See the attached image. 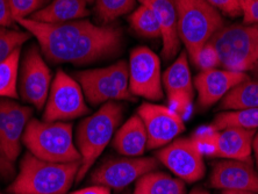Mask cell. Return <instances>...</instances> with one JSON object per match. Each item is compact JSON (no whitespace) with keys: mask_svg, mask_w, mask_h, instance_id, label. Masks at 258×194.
I'll list each match as a JSON object with an SVG mask.
<instances>
[{"mask_svg":"<svg viewBox=\"0 0 258 194\" xmlns=\"http://www.w3.org/2000/svg\"><path fill=\"white\" fill-rule=\"evenodd\" d=\"M18 24L37 40L45 58L56 64L94 63L115 56L122 45V33L119 28L98 26L89 20L43 24L26 18Z\"/></svg>","mask_w":258,"mask_h":194,"instance_id":"1","label":"cell"},{"mask_svg":"<svg viewBox=\"0 0 258 194\" xmlns=\"http://www.w3.org/2000/svg\"><path fill=\"white\" fill-rule=\"evenodd\" d=\"M81 164L47 162L26 154L9 191L12 194H67L77 178Z\"/></svg>","mask_w":258,"mask_h":194,"instance_id":"2","label":"cell"},{"mask_svg":"<svg viewBox=\"0 0 258 194\" xmlns=\"http://www.w3.org/2000/svg\"><path fill=\"white\" fill-rule=\"evenodd\" d=\"M123 116V107L116 101H108L92 115L85 117L77 129V146L82 156L76 180L81 181L114 136Z\"/></svg>","mask_w":258,"mask_h":194,"instance_id":"3","label":"cell"},{"mask_svg":"<svg viewBox=\"0 0 258 194\" xmlns=\"http://www.w3.org/2000/svg\"><path fill=\"white\" fill-rule=\"evenodd\" d=\"M22 143L29 153L42 161L52 163H82V156L74 142L72 124L64 121L29 120Z\"/></svg>","mask_w":258,"mask_h":194,"instance_id":"4","label":"cell"},{"mask_svg":"<svg viewBox=\"0 0 258 194\" xmlns=\"http://www.w3.org/2000/svg\"><path fill=\"white\" fill-rule=\"evenodd\" d=\"M223 69L258 77V24L223 26L212 37Z\"/></svg>","mask_w":258,"mask_h":194,"instance_id":"5","label":"cell"},{"mask_svg":"<svg viewBox=\"0 0 258 194\" xmlns=\"http://www.w3.org/2000/svg\"><path fill=\"white\" fill-rule=\"evenodd\" d=\"M178 33L188 55L212 40L223 26L221 13L206 0H173Z\"/></svg>","mask_w":258,"mask_h":194,"instance_id":"6","label":"cell"},{"mask_svg":"<svg viewBox=\"0 0 258 194\" xmlns=\"http://www.w3.org/2000/svg\"><path fill=\"white\" fill-rule=\"evenodd\" d=\"M76 81L81 84L85 99L92 105L135 101L129 90V68L126 60L99 69L79 71L76 74Z\"/></svg>","mask_w":258,"mask_h":194,"instance_id":"7","label":"cell"},{"mask_svg":"<svg viewBox=\"0 0 258 194\" xmlns=\"http://www.w3.org/2000/svg\"><path fill=\"white\" fill-rule=\"evenodd\" d=\"M43 111V120L48 122L69 121L84 116L90 112L81 84L76 78L57 71L52 79Z\"/></svg>","mask_w":258,"mask_h":194,"instance_id":"8","label":"cell"},{"mask_svg":"<svg viewBox=\"0 0 258 194\" xmlns=\"http://www.w3.org/2000/svg\"><path fill=\"white\" fill-rule=\"evenodd\" d=\"M256 131L230 127L221 131L201 132L192 136L201 153L212 157L251 162L252 140Z\"/></svg>","mask_w":258,"mask_h":194,"instance_id":"9","label":"cell"},{"mask_svg":"<svg viewBox=\"0 0 258 194\" xmlns=\"http://www.w3.org/2000/svg\"><path fill=\"white\" fill-rule=\"evenodd\" d=\"M129 90L134 97L151 101L163 98V83L159 57L147 47H136L129 57Z\"/></svg>","mask_w":258,"mask_h":194,"instance_id":"10","label":"cell"},{"mask_svg":"<svg viewBox=\"0 0 258 194\" xmlns=\"http://www.w3.org/2000/svg\"><path fill=\"white\" fill-rule=\"evenodd\" d=\"M157 157L183 181H198L206 172L203 153L192 138L173 140L158 151Z\"/></svg>","mask_w":258,"mask_h":194,"instance_id":"11","label":"cell"},{"mask_svg":"<svg viewBox=\"0 0 258 194\" xmlns=\"http://www.w3.org/2000/svg\"><path fill=\"white\" fill-rule=\"evenodd\" d=\"M51 74L40 49L30 45L24 56L20 74L21 98L37 109L44 107L51 86Z\"/></svg>","mask_w":258,"mask_h":194,"instance_id":"12","label":"cell"},{"mask_svg":"<svg viewBox=\"0 0 258 194\" xmlns=\"http://www.w3.org/2000/svg\"><path fill=\"white\" fill-rule=\"evenodd\" d=\"M138 115L141 117L148 135V149L163 148L185 131L183 117L169 106L144 102Z\"/></svg>","mask_w":258,"mask_h":194,"instance_id":"13","label":"cell"},{"mask_svg":"<svg viewBox=\"0 0 258 194\" xmlns=\"http://www.w3.org/2000/svg\"><path fill=\"white\" fill-rule=\"evenodd\" d=\"M158 163L153 157H123L109 159L93 171L91 181L113 189H123L143 174L155 171Z\"/></svg>","mask_w":258,"mask_h":194,"instance_id":"14","label":"cell"},{"mask_svg":"<svg viewBox=\"0 0 258 194\" xmlns=\"http://www.w3.org/2000/svg\"><path fill=\"white\" fill-rule=\"evenodd\" d=\"M162 83L169 107L184 119L191 112L195 97V85L186 52H180L176 60L164 71L162 75Z\"/></svg>","mask_w":258,"mask_h":194,"instance_id":"15","label":"cell"},{"mask_svg":"<svg viewBox=\"0 0 258 194\" xmlns=\"http://www.w3.org/2000/svg\"><path fill=\"white\" fill-rule=\"evenodd\" d=\"M210 185L221 191H249L258 193V172L251 162L225 159L212 170Z\"/></svg>","mask_w":258,"mask_h":194,"instance_id":"16","label":"cell"},{"mask_svg":"<svg viewBox=\"0 0 258 194\" xmlns=\"http://www.w3.org/2000/svg\"><path fill=\"white\" fill-rule=\"evenodd\" d=\"M248 78H250L249 75L227 69L200 71L193 84L198 92L199 106L203 108L211 107L221 100L234 86Z\"/></svg>","mask_w":258,"mask_h":194,"instance_id":"17","label":"cell"},{"mask_svg":"<svg viewBox=\"0 0 258 194\" xmlns=\"http://www.w3.org/2000/svg\"><path fill=\"white\" fill-rule=\"evenodd\" d=\"M153 11L158 21L163 42L162 55L166 60L176 57L180 49L177 11L173 0H139Z\"/></svg>","mask_w":258,"mask_h":194,"instance_id":"18","label":"cell"},{"mask_svg":"<svg viewBox=\"0 0 258 194\" xmlns=\"http://www.w3.org/2000/svg\"><path fill=\"white\" fill-rule=\"evenodd\" d=\"M32 113V108L10 100L9 122L3 141L0 142V159L6 167L12 166L20 154L22 136Z\"/></svg>","mask_w":258,"mask_h":194,"instance_id":"19","label":"cell"},{"mask_svg":"<svg viewBox=\"0 0 258 194\" xmlns=\"http://www.w3.org/2000/svg\"><path fill=\"white\" fill-rule=\"evenodd\" d=\"M113 148L124 157H141L148 148L146 127L139 115L132 116L117 129Z\"/></svg>","mask_w":258,"mask_h":194,"instance_id":"20","label":"cell"},{"mask_svg":"<svg viewBox=\"0 0 258 194\" xmlns=\"http://www.w3.org/2000/svg\"><path fill=\"white\" fill-rule=\"evenodd\" d=\"M90 14L86 0H54L34 13L30 19L43 24H64Z\"/></svg>","mask_w":258,"mask_h":194,"instance_id":"21","label":"cell"},{"mask_svg":"<svg viewBox=\"0 0 258 194\" xmlns=\"http://www.w3.org/2000/svg\"><path fill=\"white\" fill-rule=\"evenodd\" d=\"M186 186L179 178L151 171L136 180L133 194H185Z\"/></svg>","mask_w":258,"mask_h":194,"instance_id":"22","label":"cell"},{"mask_svg":"<svg viewBox=\"0 0 258 194\" xmlns=\"http://www.w3.org/2000/svg\"><path fill=\"white\" fill-rule=\"evenodd\" d=\"M220 108L225 111L258 108V82L248 78L237 84L221 99Z\"/></svg>","mask_w":258,"mask_h":194,"instance_id":"23","label":"cell"},{"mask_svg":"<svg viewBox=\"0 0 258 194\" xmlns=\"http://www.w3.org/2000/svg\"><path fill=\"white\" fill-rule=\"evenodd\" d=\"M236 127L256 131L258 129V108L242 109V111L223 112L216 115L211 129L221 131V129Z\"/></svg>","mask_w":258,"mask_h":194,"instance_id":"24","label":"cell"},{"mask_svg":"<svg viewBox=\"0 0 258 194\" xmlns=\"http://www.w3.org/2000/svg\"><path fill=\"white\" fill-rule=\"evenodd\" d=\"M21 48L0 63V98H18V75Z\"/></svg>","mask_w":258,"mask_h":194,"instance_id":"25","label":"cell"},{"mask_svg":"<svg viewBox=\"0 0 258 194\" xmlns=\"http://www.w3.org/2000/svg\"><path fill=\"white\" fill-rule=\"evenodd\" d=\"M129 24L139 35L149 39L161 37L158 21L149 7L140 4V6L129 17Z\"/></svg>","mask_w":258,"mask_h":194,"instance_id":"26","label":"cell"},{"mask_svg":"<svg viewBox=\"0 0 258 194\" xmlns=\"http://www.w3.org/2000/svg\"><path fill=\"white\" fill-rule=\"evenodd\" d=\"M136 0H96L98 18L105 24L115 21L134 9Z\"/></svg>","mask_w":258,"mask_h":194,"instance_id":"27","label":"cell"},{"mask_svg":"<svg viewBox=\"0 0 258 194\" xmlns=\"http://www.w3.org/2000/svg\"><path fill=\"white\" fill-rule=\"evenodd\" d=\"M28 32L0 27V63L30 39Z\"/></svg>","mask_w":258,"mask_h":194,"instance_id":"28","label":"cell"},{"mask_svg":"<svg viewBox=\"0 0 258 194\" xmlns=\"http://www.w3.org/2000/svg\"><path fill=\"white\" fill-rule=\"evenodd\" d=\"M188 56L189 59L192 60L193 66L200 71L218 69V67L221 66L218 51H216L214 45L211 43V41L207 42L206 44L201 45L199 49H197L195 52H192Z\"/></svg>","mask_w":258,"mask_h":194,"instance_id":"29","label":"cell"},{"mask_svg":"<svg viewBox=\"0 0 258 194\" xmlns=\"http://www.w3.org/2000/svg\"><path fill=\"white\" fill-rule=\"evenodd\" d=\"M48 0H10L11 11L14 21L32 17L37 11L43 9Z\"/></svg>","mask_w":258,"mask_h":194,"instance_id":"30","label":"cell"},{"mask_svg":"<svg viewBox=\"0 0 258 194\" xmlns=\"http://www.w3.org/2000/svg\"><path fill=\"white\" fill-rule=\"evenodd\" d=\"M220 13L231 18L242 17V0H206Z\"/></svg>","mask_w":258,"mask_h":194,"instance_id":"31","label":"cell"},{"mask_svg":"<svg viewBox=\"0 0 258 194\" xmlns=\"http://www.w3.org/2000/svg\"><path fill=\"white\" fill-rule=\"evenodd\" d=\"M243 24H258V0H242Z\"/></svg>","mask_w":258,"mask_h":194,"instance_id":"32","label":"cell"},{"mask_svg":"<svg viewBox=\"0 0 258 194\" xmlns=\"http://www.w3.org/2000/svg\"><path fill=\"white\" fill-rule=\"evenodd\" d=\"M14 19L11 11L10 0H0V27H12Z\"/></svg>","mask_w":258,"mask_h":194,"instance_id":"33","label":"cell"},{"mask_svg":"<svg viewBox=\"0 0 258 194\" xmlns=\"http://www.w3.org/2000/svg\"><path fill=\"white\" fill-rule=\"evenodd\" d=\"M111 188L106 187V186L102 185H92L89 186V187L78 189V191L71 192L70 194H111Z\"/></svg>","mask_w":258,"mask_h":194,"instance_id":"34","label":"cell"},{"mask_svg":"<svg viewBox=\"0 0 258 194\" xmlns=\"http://www.w3.org/2000/svg\"><path fill=\"white\" fill-rule=\"evenodd\" d=\"M252 151H253V155H255L256 165L258 169V132H256V134L253 136V140H252Z\"/></svg>","mask_w":258,"mask_h":194,"instance_id":"35","label":"cell"},{"mask_svg":"<svg viewBox=\"0 0 258 194\" xmlns=\"http://www.w3.org/2000/svg\"><path fill=\"white\" fill-rule=\"evenodd\" d=\"M221 194H258L249 191H221Z\"/></svg>","mask_w":258,"mask_h":194,"instance_id":"36","label":"cell"},{"mask_svg":"<svg viewBox=\"0 0 258 194\" xmlns=\"http://www.w3.org/2000/svg\"><path fill=\"white\" fill-rule=\"evenodd\" d=\"M189 194H210V193H208L207 191H204V189H201V188H196V189H193V191Z\"/></svg>","mask_w":258,"mask_h":194,"instance_id":"37","label":"cell"},{"mask_svg":"<svg viewBox=\"0 0 258 194\" xmlns=\"http://www.w3.org/2000/svg\"><path fill=\"white\" fill-rule=\"evenodd\" d=\"M86 2H87V3H92L93 0H86Z\"/></svg>","mask_w":258,"mask_h":194,"instance_id":"38","label":"cell"},{"mask_svg":"<svg viewBox=\"0 0 258 194\" xmlns=\"http://www.w3.org/2000/svg\"><path fill=\"white\" fill-rule=\"evenodd\" d=\"M0 194H2V193H0Z\"/></svg>","mask_w":258,"mask_h":194,"instance_id":"39","label":"cell"}]
</instances>
